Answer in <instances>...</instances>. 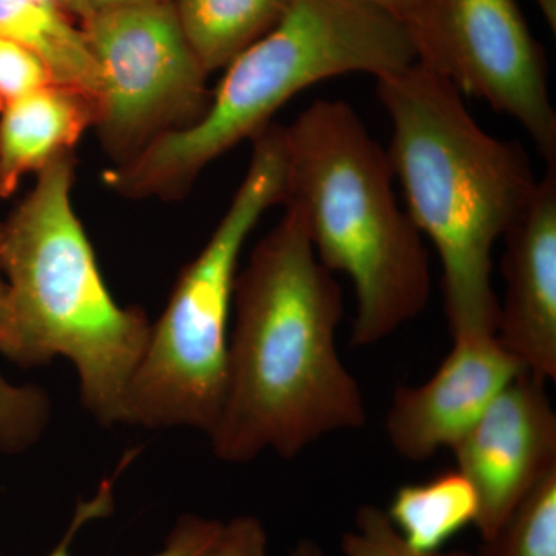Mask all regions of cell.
I'll return each mask as SVG.
<instances>
[{
  "label": "cell",
  "instance_id": "6da1fadb",
  "mask_svg": "<svg viewBox=\"0 0 556 556\" xmlns=\"http://www.w3.org/2000/svg\"><path fill=\"white\" fill-rule=\"evenodd\" d=\"M255 244L233 289L222 412L208 433L223 463L294 459L327 434L367 426L364 394L336 345L343 295L294 206Z\"/></svg>",
  "mask_w": 556,
  "mask_h": 556
},
{
  "label": "cell",
  "instance_id": "7a4b0ae2",
  "mask_svg": "<svg viewBox=\"0 0 556 556\" xmlns=\"http://www.w3.org/2000/svg\"><path fill=\"white\" fill-rule=\"evenodd\" d=\"M376 80L393 124L391 169L444 269L450 334H496L492 252L535 193L529 156L486 134L464 94L419 62Z\"/></svg>",
  "mask_w": 556,
  "mask_h": 556
},
{
  "label": "cell",
  "instance_id": "3957f363",
  "mask_svg": "<svg viewBox=\"0 0 556 556\" xmlns=\"http://www.w3.org/2000/svg\"><path fill=\"white\" fill-rule=\"evenodd\" d=\"M75 152L36 174L3 223L10 327L0 356L22 368L67 358L84 408L101 426L124 422V399L148 346L152 321L121 306L73 206Z\"/></svg>",
  "mask_w": 556,
  "mask_h": 556
},
{
  "label": "cell",
  "instance_id": "277c9868",
  "mask_svg": "<svg viewBox=\"0 0 556 556\" xmlns=\"http://www.w3.org/2000/svg\"><path fill=\"white\" fill-rule=\"evenodd\" d=\"M285 199L305 219L318 262L357 298L351 345L368 348L415 320L431 298L422 233L399 206L387 150L345 101L318 100L281 126Z\"/></svg>",
  "mask_w": 556,
  "mask_h": 556
},
{
  "label": "cell",
  "instance_id": "5b68a950",
  "mask_svg": "<svg viewBox=\"0 0 556 556\" xmlns=\"http://www.w3.org/2000/svg\"><path fill=\"white\" fill-rule=\"evenodd\" d=\"M416 61L407 28L364 0H294L225 68L195 124L110 167L102 181L126 200L182 199L208 164L268 129L300 91L350 73L382 78Z\"/></svg>",
  "mask_w": 556,
  "mask_h": 556
},
{
  "label": "cell",
  "instance_id": "8992f818",
  "mask_svg": "<svg viewBox=\"0 0 556 556\" xmlns=\"http://www.w3.org/2000/svg\"><path fill=\"white\" fill-rule=\"evenodd\" d=\"M252 156L228 211L150 328L148 346L124 399V422L189 427L211 433L222 412L229 321L239 260L260 218L285 199L281 126L252 139Z\"/></svg>",
  "mask_w": 556,
  "mask_h": 556
},
{
  "label": "cell",
  "instance_id": "52a82bcc",
  "mask_svg": "<svg viewBox=\"0 0 556 556\" xmlns=\"http://www.w3.org/2000/svg\"><path fill=\"white\" fill-rule=\"evenodd\" d=\"M79 25L100 80L93 129L113 166L204 115L208 75L174 3L98 11Z\"/></svg>",
  "mask_w": 556,
  "mask_h": 556
},
{
  "label": "cell",
  "instance_id": "ba28073f",
  "mask_svg": "<svg viewBox=\"0 0 556 556\" xmlns=\"http://www.w3.org/2000/svg\"><path fill=\"white\" fill-rule=\"evenodd\" d=\"M408 33L416 62L517 121L556 164L546 54L517 0H426Z\"/></svg>",
  "mask_w": 556,
  "mask_h": 556
},
{
  "label": "cell",
  "instance_id": "9c48e42d",
  "mask_svg": "<svg viewBox=\"0 0 556 556\" xmlns=\"http://www.w3.org/2000/svg\"><path fill=\"white\" fill-rule=\"evenodd\" d=\"M546 386L522 371L452 447L457 470L477 492L481 540L556 470V413Z\"/></svg>",
  "mask_w": 556,
  "mask_h": 556
},
{
  "label": "cell",
  "instance_id": "30bf717a",
  "mask_svg": "<svg viewBox=\"0 0 556 556\" xmlns=\"http://www.w3.org/2000/svg\"><path fill=\"white\" fill-rule=\"evenodd\" d=\"M452 339V351L437 372L420 386L399 387L388 408V441L409 463L452 450L496 394L527 371L493 332Z\"/></svg>",
  "mask_w": 556,
  "mask_h": 556
},
{
  "label": "cell",
  "instance_id": "8fae6325",
  "mask_svg": "<svg viewBox=\"0 0 556 556\" xmlns=\"http://www.w3.org/2000/svg\"><path fill=\"white\" fill-rule=\"evenodd\" d=\"M506 294L496 338L527 371L556 380V164L503 237Z\"/></svg>",
  "mask_w": 556,
  "mask_h": 556
},
{
  "label": "cell",
  "instance_id": "7c38bea8",
  "mask_svg": "<svg viewBox=\"0 0 556 556\" xmlns=\"http://www.w3.org/2000/svg\"><path fill=\"white\" fill-rule=\"evenodd\" d=\"M97 123V102L72 87L51 84L0 112V199L22 179L75 152Z\"/></svg>",
  "mask_w": 556,
  "mask_h": 556
},
{
  "label": "cell",
  "instance_id": "4fadbf2b",
  "mask_svg": "<svg viewBox=\"0 0 556 556\" xmlns=\"http://www.w3.org/2000/svg\"><path fill=\"white\" fill-rule=\"evenodd\" d=\"M0 36L36 51L58 84L98 102V70L86 36L78 22L49 0H0Z\"/></svg>",
  "mask_w": 556,
  "mask_h": 556
},
{
  "label": "cell",
  "instance_id": "5bb4252c",
  "mask_svg": "<svg viewBox=\"0 0 556 556\" xmlns=\"http://www.w3.org/2000/svg\"><path fill=\"white\" fill-rule=\"evenodd\" d=\"M294 0H175L190 49L207 75L273 30Z\"/></svg>",
  "mask_w": 556,
  "mask_h": 556
},
{
  "label": "cell",
  "instance_id": "9a60e30c",
  "mask_svg": "<svg viewBox=\"0 0 556 556\" xmlns=\"http://www.w3.org/2000/svg\"><path fill=\"white\" fill-rule=\"evenodd\" d=\"M405 543L439 552L456 533L477 522L478 496L457 468L420 484L401 486L386 510Z\"/></svg>",
  "mask_w": 556,
  "mask_h": 556
},
{
  "label": "cell",
  "instance_id": "2e32d148",
  "mask_svg": "<svg viewBox=\"0 0 556 556\" xmlns=\"http://www.w3.org/2000/svg\"><path fill=\"white\" fill-rule=\"evenodd\" d=\"M477 556H556V470L508 515Z\"/></svg>",
  "mask_w": 556,
  "mask_h": 556
},
{
  "label": "cell",
  "instance_id": "e0dca14e",
  "mask_svg": "<svg viewBox=\"0 0 556 556\" xmlns=\"http://www.w3.org/2000/svg\"><path fill=\"white\" fill-rule=\"evenodd\" d=\"M50 419L51 402L42 387L17 386L0 371V455H20L38 444Z\"/></svg>",
  "mask_w": 556,
  "mask_h": 556
},
{
  "label": "cell",
  "instance_id": "ac0fdd59",
  "mask_svg": "<svg viewBox=\"0 0 556 556\" xmlns=\"http://www.w3.org/2000/svg\"><path fill=\"white\" fill-rule=\"evenodd\" d=\"M110 508H112V485L104 484L93 500L79 504L67 532L47 556H72L70 544L78 535L83 526L91 519L104 517ZM222 526L223 521H218V519L190 514L182 515L170 530L169 536L164 541V546L156 554L150 556H200L217 538Z\"/></svg>",
  "mask_w": 556,
  "mask_h": 556
},
{
  "label": "cell",
  "instance_id": "d6986e66",
  "mask_svg": "<svg viewBox=\"0 0 556 556\" xmlns=\"http://www.w3.org/2000/svg\"><path fill=\"white\" fill-rule=\"evenodd\" d=\"M345 556H473L468 552H419L405 543L382 508L365 504L354 515L353 530L340 540Z\"/></svg>",
  "mask_w": 556,
  "mask_h": 556
},
{
  "label": "cell",
  "instance_id": "ffe728a7",
  "mask_svg": "<svg viewBox=\"0 0 556 556\" xmlns=\"http://www.w3.org/2000/svg\"><path fill=\"white\" fill-rule=\"evenodd\" d=\"M51 84L56 79L36 51L0 36V112Z\"/></svg>",
  "mask_w": 556,
  "mask_h": 556
},
{
  "label": "cell",
  "instance_id": "44dd1931",
  "mask_svg": "<svg viewBox=\"0 0 556 556\" xmlns=\"http://www.w3.org/2000/svg\"><path fill=\"white\" fill-rule=\"evenodd\" d=\"M268 532L258 518L241 515L223 522L217 538L200 556H268Z\"/></svg>",
  "mask_w": 556,
  "mask_h": 556
},
{
  "label": "cell",
  "instance_id": "7402d4cb",
  "mask_svg": "<svg viewBox=\"0 0 556 556\" xmlns=\"http://www.w3.org/2000/svg\"><path fill=\"white\" fill-rule=\"evenodd\" d=\"M364 2L401 22L408 30L409 25L417 20L422 11L426 0H364Z\"/></svg>",
  "mask_w": 556,
  "mask_h": 556
},
{
  "label": "cell",
  "instance_id": "603a6c76",
  "mask_svg": "<svg viewBox=\"0 0 556 556\" xmlns=\"http://www.w3.org/2000/svg\"><path fill=\"white\" fill-rule=\"evenodd\" d=\"M2 239L3 223L0 222V345L5 340L10 327V295L5 273H3Z\"/></svg>",
  "mask_w": 556,
  "mask_h": 556
},
{
  "label": "cell",
  "instance_id": "cb8c5ba5",
  "mask_svg": "<svg viewBox=\"0 0 556 556\" xmlns=\"http://www.w3.org/2000/svg\"><path fill=\"white\" fill-rule=\"evenodd\" d=\"M175 0H87L90 14L98 11L134 9V7L163 5V3H174Z\"/></svg>",
  "mask_w": 556,
  "mask_h": 556
},
{
  "label": "cell",
  "instance_id": "d4e9b609",
  "mask_svg": "<svg viewBox=\"0 0 556 556\" xmlns=\"http://www.w3.org/2000/svg\"><path fill=\"white\" fill-rule=\"evenodd\" d=\"M49 2L56 5L58 9H61L64 13H67L68 16L78 22V24L90 16L87 0H49Z\"/></svg>",
  "mask_w": 556,
  "mask_h": 556
},
{
  "label": "cell",
  "instance_id": "484cf974",
  "mask_svg": "<svg viewBox=\"0 0 556 556\" xmlns=\"http://www.w3.org/2000/svg\"><path fill=\"white\" fill-rule=\"evenodd\" d=\"M289 556H327L325 555L324 548L318 546L316 541L308 540V538H303L300 540L295 547L292 548L291 554Z\"/></svg>",
  "mask_w": 556,
  "mask_h": 556
},
{
  "label": "cell",
  "instance_id": "4316f807",
  "mask_svg": "<svg viewBox=\"0 0 556 556\" xmlns=\"http://www.w3.org/2000/svg\"><path fill=\"white\" fill-rule=\"evenodd\" d=\"M538 9H540L541 14H543L544 20H546L548 27L552 28V31L556 30V0H535Z\"/></svg>",
  "mask_w": 556,
  "mask_h": 556
}]
</instances>
